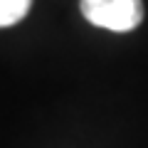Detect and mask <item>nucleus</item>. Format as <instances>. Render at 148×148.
<instances>
[{
  "mask_svg": "<svg viewBox=\"0 0 148 148\" xmlns=\"http://www.w3.org/2000/svg\"><path fill=\"white\" fill-rule=\"evenodd\" d=\"M32 0H0V27H10L27 15Z\"/></svg>",
  "mask_w": 148,
  "mask_h": 148,
  "instance_id": "f03ea898",
  "label": "nucleus"
},
{
  "mask_svg": "<svg viewBox=\"0 0 148 148\" xmlns=\"http://www.w3.org/2000/svg\"><path fill=\"white\" fill-rule=\"evenodd\" d=\"M79 8L91 25L111 32H131L143 22L141 0H79Z\"/></svg>",
  "mask_w": 148,
  "mask_h": 148,
  "instance_id": "f257e3e1",
  "label": "nucleus"
}]
</instances>
